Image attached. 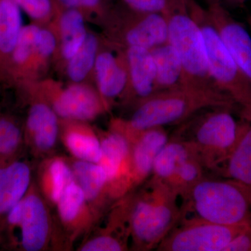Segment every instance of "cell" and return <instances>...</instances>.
<instances>
[{
    "label": "cell",
    "instance_id": "1",
    "mask_svg": "<svg viewBox=\"0 0 251 251\" xmlns=\"http://www.w3.org/2000/svg\"><path fill=\"white\" fill-rule=\"evenodd\" d=\"M219 107L239 112L233 100L222 92H201L186 87L161 91L133 106L128 118H112L108 129L130 141L144 130L183 123L203 110Z\"/></svg>",
    "mask_w": 251,
    "mask_h": 251
},
{
    "label": "cell",
    "instance_id": "2",
    "mask_svg": "<svg viewBox=\"0 0 251 251\" xmlns=\"http://www.w3.org/2000/svg\"><path fill=\"white\" fill-rule=\"evenodd\" d=\"M0 243L21 251L72 250L34 176L24 197L6 216L0 230Z\"/></svg>",
    "mask_w": 251,
    "mask_h": 251
},
{
    "label": "cell",
    "instance_id": "3",
    "mask_svg": "<svg viewBox=\"0 0 251 251\" xmlns=\"http://www.w3.org/2000/svg\"><path fill=\"white\" fill-rule=\"evenodd\" d=\"M133 191L130 211V250L156 249L181 219L179 196L164 183L149 179Z\"/></svg>",
    "mask_w": 251,
    "mask_h": 251
},
{
    "label": "cell",
    "instance_id": "4",
    "mask_svg": "<svg viewBox=\"0 0 251 251\" xmlns=\"http://www.w3.org/2000/svg\"><path fill=\"white\" fill-rule=\"evenodd\" d=\"M181 199V219L251 226V187L239 181L206 176Z\"/></svg>",
    "mask_w": 251,
    "mask_h": 251
},
{
    "label": "cell",
    "instance_id": "5",
    "mask_svg": "<svg viewBox=\"0 0 251 251\" xmlns=\"http://www.w3.org/2000/svg\"><path fill=\"white\" fill-rule=\"evenodd\" d=\"M163 15L168 23V42L182 65L183 87L224 93L211 77L202 33L190 13L188 0H176Z\"/></svg>",
    "mask_w": 251,
    "mask_h": 251
},
{
    "label": "cell",
    "instance_id": "6",
    "mask_svg": "<svg viewBox=\"0 0 251 251\" xmlns=\"http://www.w3.org/2000/svg\"><path fill=\"white\" fill-rule=\"evenodd\" d=\"M233 110L212 108L183 122L178 133L206 171L217 173L232 152L241 129Z\"/></svg>",
    "mask_w": 251,
    "mask_h": 251
},
{
    "label": "cell",
    "instance_id": "7",
    "mask_svg": "<svg viewBox=\"0 0 251 251\" xmlns=\"http://www.w3.org/2000/svg\"><path fill=\"white\" fill-rule=\"evenodd\" d=\"M188 5L202 33L209 72L214 83L233 100L242 119L251 122V81L224 46L206 9L196 0H188Z\"/></svg>",
    "mask_w": 251,
    "mask_h": 251
},
{
    "label": "cell",
    "instance_id": "8",
    "mask_svg": "<svg viewBox=\"0 0 251 251\" xmlns=\"http://www.w3.org/2000/svg\"><path fill=\"white\" fill-rule=\"evenodd\" d=\"M52 107L60 120L90 122L110 111L94 84L44 78L26 86Z\"/></svg>",
    "mask_w": 251,
    "mask_h": 251
},
{
    "label": "cell",
    "instance_id": "9",
    "mask_svg": "<svg viewBox=\"0 0 251 251\" xmlns=\"http://www.w3.org/2000/svg\"><path fill=\"white\" fill-rule=\"evenodd\" d=\"M103 38L123 49H151L168 41V23L161 14L141 13L115 4L102 23Z\"/></svg>",
    "mask_w": 251,
    "mask_h": 251
},
{
    "label": "cell",
    "instance_id": "10",
    "mask_svg": "<svg viewBox=\"0 0 251 251\" xmlns=\"http://www.w3.org/2000/svg\"><path fill=\"white\" fill-rule=\"evenodd\" d=\"M249 226H226L183 218L156 248L158 251H224Z\"/></svg>",
    "mask_w": 251,
    "mask_h": 251
},
{
    "label": "cell",
    "instance_id": "11",
    "mask_svg": "<svg viewBox=\"0 0 251 251\" xmlns=\"http://www.w3.org/2000/svg\"><path fill=\"white\" fill-rule=\"evenodd\" d=\"M28 102L24 124L25 140L29 152L41 160L56 153L59 143L60 119L52 107L29 87L20 90Z\"/></svg>",
    "mask_w": 251,
    "mask_h": 251
},
{
    "label": "cell",
    "instance_id": "12",
    "mask_svg": "<svg viewBox=\"0 0 251 251\" xmlns=\"http://www.w3.org/2000/svg\"><path fill=\"white\" fill-rule=\"evenodd\" d=\"M133 192L116 201L97 226L82 239L78 251L130 250V211Z\"/></svg>",
    "mask_w": 251,
    "mask_h": 251
},
{
    "label": "cell",
    "instance_id": "13",
    "mask_svg": "<svg viewBox=\"0 0 251 251\" xmlns=\"http://www.w3.org/2000/svg\"><path fill=\"white\" fill-rule=\"evenodd\" d=\"M94 81V85L110 110L120 103L128 86L125 49L112 44L103 36L96 60Z\"/></svg>",
    "mask_w": 251,
    "mask_h": 251
},
{
    "label": "cell",
    "instance_id": "14",
    "mask_svg": "<svg viewBox=\"0 0 251 251\" xmlns=\"http://www.w3.org/2000/svg\"><path fill=\"white\" fill-rule=\"evenodd\" d=\"M53 211L72 249L77 239H83L99 223L75 180L66 188Z\"/></svg>",
    "mask_w": 251,
    "mask_h": 251
},
{
    "label": "cell",
    "instance_id": "15",
    "mask_svg": "<svg viewBox=\"0 0 251 251\" xmlns=\"http://www.w3.org/2000/svg\"><path fill=\"white\" fill-rule=\"evenodd\" d=\"M100 145L101 159L98 164L108 175L112 197L115 201L129 193L130 144L125 136L108 129L97 128Z\"/></svg>",
    "mask_w": 251,
    "mask_h": 251
},
{
    "label": "cell",
    "instance_id": "16",
    "mask_svg": "<svg viewBox=\"0 0 251 251\" xmlns=\"http://www.w3.org/2000/svg\"><path fill=\"white\" fill-rule=\"evenodd\" d=\"M211 23L238 67L251 82V36L219 1L206 8Z\"/></svg>",
    "mask_w": 251,
    "mask_h": 251
},
{
    "label": "cell",
    "instance_id": "17",
    "mask_svg": "<svg viewBox=\"0 0 251 251\" xmlns=\"http://www.w3.org/2000/svg\"><path fill=\"white\" fill-rule=\"evenodd\" d=\"M170 137L164 127L144 130L130 140V160L128 189L133 192L148 181L152 173L155 158Z\"/></svg>",
    "mask_w": 251,
    "mask_h": 251
},
{
    "label": "cell",
    "instance_id": "18",
    "mask_svg": "<svg viewBox=\"0 0 251 251\" xmlns=\"http://www.w3.org/2000/svg\"><path fill=\"white\" fill-rule=\"evenodd\" d=\"M75 181L100 222L116 201L112 197L108 175L98 163L68 156Z\"/></svg>",
    "mask_w": 251,
    "mask_h": 251
},
{
    "label": "cell",
    "instance_id": "19",
    "mask_svg": "<svg viewBox=\"0 0 251 251\" xmlns=\"http://www.w3.org/2000/svg\"><path fill=\"white\" fill-rule=\"evenodd\" d=\"M128 82L120 105L132 108L156 92L154 64L150 49L131 47L125 49Z\"/></svg>",
    "mask_w": 251,
    "mask_h": 251
},
{
    "label": "cell",
    "instance_id": "20",
    "mask_svg": "<svg viewBox=\"0 0 251 251\" xmlns=\"http://www.w3.org/2000/svg\"><path fill=\"white\" fill-rule=\"evenodd\" d=\"M85 16L73 9H59L49 23L57 38L53 64L61 72L66 63L74 55L87 37Z\"/></svg>",
    "mask_w": 251,
    "mask_h": 251
},
{
    "label": "cell",
    "instance_id": "21",
    "mask_svg": "<svg viewBox=\"0 0 251 251\" xmlns=\"http://www.w3.org/2000/svg\"><path fill=\"white\" fill-rule=\"evenodd\" d=\"M35 168L23 157L0 163V230L9 211L27 192Z\"/></svg>",
    "mask_w": 251,
    "mask_h": 251
},
{
    "label": "cell",
    "instance_id": "22",
    "mask_svg": "<svg viewBox=\"0 0 251 251\" xmlns=\"http://www.w3.org/2000/svg\"><path fill=\"white\" fill-rule=\"evenodd\" d=\"M34 180L41 194L53 210L69 184L75 181L68 156L54 153L39 160Z\"/></svg>",
    "mask_w": 251,
    "mask_h": 251
},
{
    "label": "cell",
    "instance_id": "23",
    "mask_svg": "<svg viewBox=\"0 0 251 251\" xmlns=\"http://www.w3.org/2000/svg\"><path fill=\"white\" fill-rule=\"evenodd\" d=\"M59 143L75 159L94 163H99L101 159L98 131L90 122L60 120Z\"/></svg>",
    "mask_w": 251,
    "mask_h": 251
},
{
    "label": "cell",
    "instance_id": "24",
    "mask_svg": "<svg viewBox=\"0 0 251 251\" xmlns=\"http://www.w3.org/2000/svg\"><path fill=\"white\" fill-rule=\"evenodd\" d=\"M23 27L19 6L13 0H0V82L5 85Z\"/></svg>",
    "mask_w": 251,
    "mask_h": 251
},
{
    "label": "cell",
    "instance_id": "25",
    "mask_svg": "<svg viewBox=\"0 0 251 251\" xmlns=\"http://www.w3.org/2000/svg\"><path fill=\"white\" fill-rule=\"evenodd\" d=\"M41 27L34 23L23 26L11 59L7 85L21 90L31 83L36 41Z\"/></svg>",
    "mask_w": 251,
    "mask_h": 251
},
{
    "label": "cell",
    "instance_id": "26",
    "mask_svg": "<svg viewBox=\"0 0 251 251\" xmlns=\"http://www.w3.org/2000/svg\"><path fill=\"white\" fill-rule=\"evenodd\" d=\"M216 174L251 187V122L241 120L237 143Z\"/></svg>",
    "mask_w": 251,
    "mask_h": 251
},
{
    "label": "cell",
    "instance_id": "27",
    "mask_svg": "<svg viewBox=\"0 0 251 251\" xmlns=\"http://www.w3.org/2000/svg\"><path fill=\"white\" fill-rule=\"evenodd\" d=\"M101 41V35L88 30L83 44L61 71L68 82H87L94 85V68Z\"/></svg>",
    "mask_w": 251,
    "mask_h": 251
},
{
    "label": "cell",
    "instance_id": "28",
    "mask_svg": "<svg viewBox=\"0 0 251 251\" xmlns=\"http://www.w3.org/2000/svg\"><path fill=\"white\" fill-rule=\"evenodd\" d=\"M155 67L156 92L183 87V69L179 55L169 42L150 49Z\"/></svg>",
    "mask_w": 251,
    "mask_h": 251
},
{
    "label": "cell",
    "instance_id": "29",
    "mask_svg": "<svg viewBox=\"0 0 251 251\" xmlns=\"http://www.w3.org/2000/svg\"><path fill=\"white\" fill-rule=\"evenodd\" d=\"M193 154L186 142L177 133L170 137L153 163L150 179L168 184L181 162Z\"/></svg>",
    "mask_w": 251,
    "mask_h": 251
},
{
    "label": "cell",
    "instance_id": "30",
    "mask_svg": "<svg viewBox=\"0 0 251 251\" xmlns=\"http://www.w3.org/2000/svg\"><path fill=\"white\" fill-rule=\"evenodd\" d=\"M25 150L24 125L12 115L0 113V163L23 157Z\"/></svg>",
    "mask_w": 251,
    "mask_h": 251
},
{
    "label": "cell",
    "instance_id": "31",
    "mask_svg": "<svg viewBox=\"0 0 251 251\" xmlns=\"http://www.w3.org/2000/svg\"><path fill=\"white\" fill-rule=\"evenodd\" d=\"M57 44V38L52 27L49 24L42 26L36 41L31 71V83L45 78L50 67L53 64Z\"/></svg>",
    "mask_w": 251,
    "mask_h": 251
},
{
    "label": "cell",
    "instance_id": "32",
    "mask_svg": "<svg viewBox=\"0 0 251 251\" xmlns=\"http://www.w3.org/2000/svg\"><path fill=\"white\" fill-rule=\"evenodd\" d=\"M206 172V168L197 157L191 155L180 163L167 185L179 198H182L195 185L205 177Z\"/></svg>",
    "mask_w": 251,
    "mask_h": 251
},
{
    "label": "cell",
    "instance_id": "33",
    "mask_svg": "<svg viewBox=\"0 0 251 251\" xmlns=\"http://www.w3.org/2000/svg\"><path fill=\"white\" fill-rule=\"evenodd\" d=\"M59 9H76L84 14L87 22L101 25L115 6L112 0H54Z\"/></svg>",
    "mask_w": 251,
    "mask_h": 251
},
{
    "label": "cell",
    "instance_id": "34",
    "mask_svg": "<svg viewBox=\"0 0 251 251\" xmlns=\"http://www.w3.org/2000/svg\"><path fill=\"white\" fill-rule=\"evenodd\" d=\"M33 20L41 26L47 25L53 20L59 9L54 0H13Z\"/></svg>",
    "mask_w": 251,
    "mask_h": 251
},
{
    "label": "cell",
    "instance_id": "35",
    "mask_svg": "<svg viewBox=\"0 0 251 251\" xmlns=\"http://www.w3.org/2000/svg\"><path fill=\"white\" fill-rule=\"evenodd\" d=\"M176 0H119L127 9L141 13L163 14Z\"/></svg>",
    "mask_w": 251,
    "mask_h": 251
},
{
    "label": "cell",
    "instance_id": "36",
    "mask_svg": "<svg viewBox=\"0 0 251 251\" xmlns=\"http://www.w3.org/2000/svg\"><path fill=\"white\" fill-rule=\"evenodd\" d=\"M224 251H251V226L234 238Z\"/></svg>",
    "mask_w": 251,
    "mask_h": 251
},
{
    "label": "cell",
    "instance_id": "37",
    "mask_svg": "<svg viewBox=\"0 0 251 251\" xmlns=\"http://www.w3.org/2000/svg\"><path fill=\"white\" fill-rule=\"evenodd\" d=\"M220 2L222 4L233 5H242L245 1V0H219Z\"/></svg>",
    "mask_w": 251,
    "mask_h": 251
},
{
    "label": "cell",
    "instance_id": "38",
    "mask_svg": "<svg viewBox=\"0 0 251 251\" xmlns=\"http://www.w3.org/2000/svg\"><path fill=\"white\" fill-rule=\"evenodd\" d=\"M206 1L208 4H209V3L214 2V1H219V0H206Z\"/></svg>",
    "mask_w": 251,
    "mask_h": 251
},
{
    "label": "cell",
    "instance_id": "39",
    "mask_svg": "<svg viewBox=\"0 0 251 251\" xmlns=\"http://www.w3.org/2000/svg\"><path fill=\"white\" fill-rule=\"evenodd\" d=\"M249 24H250V26H251V18L250 19V21H249Z\"/></svg>",
    "mask_w": 251,
    "mask_h": 251
}]
</instances>
